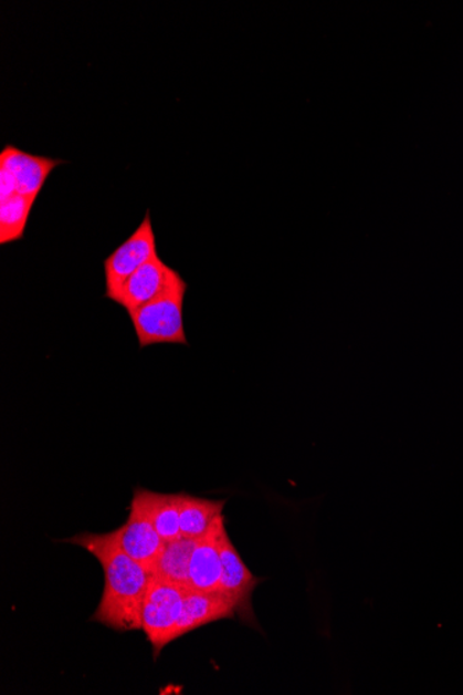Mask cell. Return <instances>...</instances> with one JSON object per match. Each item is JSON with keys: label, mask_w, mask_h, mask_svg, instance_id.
Here are the masks:
<instances>
[{"label": "cell", "mask_w": 463, "mask_h": 695, "mask_svg": "<svg viewBox=\"0 0 463 695\" xmlns=\"http://www.w3.org/2000/svg\"><path fill=\"white\" fill-rule=\"evenodd\" d=\"M135 495L139 497L152 527L165 541L182 538L181 522H179V506L177 495H165L136 487Z\"/></svg>", "instance_id": "12"}, {"label": "cell", "mask_w": 463, "mask_h": 695, "mask_svg": "<svg viewBox=\"0 0 463 695\" xmlns=\"http://www.w3.org/2000/svg\"><path fill=\"white\" fill-rule=\"evenodd\" d=\"M225 528L223 517L214 525L211 532L196 543L189 566V590L211 591L220 590L222 563L220 554V536Z\"/></svg>", "instance_id": "10"}, {"label": "cell", "mask_w": 463, "mask_h": 695, "mask_svg": "<svg viewBox=\"0 0 463 695\" xmlns=\"http://www.w3.org/2000/svg\"><path fill=\"white\" fill-rule=\"evenodd\" d=\"M114 535H116L117 543L125 554L139 562L141 567L149 569L150 572L152 571L162 549H165L166 541L152 527L144 505L135 492L133 501H130L127 522L114 530Z\"/></svg>", "instance_id": "8"}, {"label": "cell", "mask_w": 463, "mask_h": 695, "mask_svg": "<svg viewBox=\"0 0 463 695\" xmlns=\"http://www.w3.org/2000/svg\"><path fill=\"white\" fill-rule=\"evenodd\" d=\"M63 163L60 158L31 155L13 145L4 146L0 152V201L13 195L36 200L49 175Z\"/></svg>", "instance_id": "4"}, {"label": "cell", "mask_w": 463, "mask_h": 695, "mask_svg": "<svg viewBox=\"0 0 463 695\" xmlns=\"http://www.w3.org/2000/svg\"><path fill=\"white\" fill-rule=\"evenodd\" d=\"M220 554L222 563L221 593L235 604L236 615L241 618L243 623L259 629L253 610V593L264 580L250 571L236 547L233 546L231 538H229L227 528L222 529L220 536Z\"/></svg>", "instance_id": "6"}, {"label": "cell", "mask_w": 463, "mask_h": 695, "mask_svg": "<svg viewBox=\"0 0 463 695\" xmlns=\"http://www.w3.org/2000/svg\"><path fill=\"white\" fill-rule=\"evenodd\" d=\"M183 283L187 281L181 273L166 264L157 255L127 279L116 303L130 313Z\"/></svg>", "instance_id": "7"}, {"label": "cell", "mask_w": 463, "mask_h": 695, "mask_svg": "<svg viewBox=\"0 0 463 695\" xmlns=\"http://www.w3.org/2000/svg\"><path fill=\"white\" fill-rule=\"evenodd\" d=\"M0 204H2L0 206V243L7 245L23 239L35 199L13 195Z\"/></svg>", "instance_id": "14"}, {"label": "cell", "mask_w": 463, "mask_h": 695, "mask_svg": "<svg viewBox=\"0 0 463 695\" xmlns=\"http://www.w3.org/2000/svg\"><path fill=\"white\" fill-rule=\"evenodd\" d=\"M183 588L152 578L141 606V632L152 647L155 658L176 640L185 599Z\"/></svg>", "instance_id": "3"}, {"label": "cell", "mask_w": 463, "mask_h": 695, "mask_svg": "<svg viewBox=\"0 0 463 695\" xmlns=\"http://www.w3.org/2000/svg\"><path fill=\"white\" fill-rule=\"evenodd\" d=\"M177 496L182 538H206L223 517L227 500H209L188 492H177Z\"/></svg>", "instance_id": "11"}, {"label": "cell", "mask_w": 463, "mask_h": 695, "mask_svg": "<svg viewBox=\"0 0 463 695\" xmlns=\"http://www.w3.org/2000/svg\"><path fill=\"white\" fill-rule=\"evenodd\" d=\"M236 616V606L220 590L203 593V591L185 590L183 610L179 620L176 640L196 629L222 620H232Z\"/></svg>", "instance_id": "9"}, {"label": "cell", "mask_w": 463, "mask_h": 695, "mask_svg": "<svg viewBox=\"0 0 463 695\" xmlns=\"http://www.w3.org/2000/svg\"><path fill=\"white\" fill-rule=\"evenodd\" d=\"M62 541L90 551L105 572V590L91 622L117 632L141 631V606L152 580L149 569L125 554L114 530L111 533H81Z\"/></svg>", "instance_id": "1"}, {"label": "cell", "mask_w": 463, "mask_h": 695, "mask_svg": "<svg viewBox=\"0 0 463 695\" xmlns=\"http://www.w3.org/2000/svg\"><path fill=\"white\" fill-rule=\"evenodd\" d=\"M157 255L150 211H146L136 231L105 260L106 298L117 302L127 279Z\"/></svg>", "instance_id": "5"}, {"label": "cell", "mask_w": 463, "mask_h": 695, "mask_svg": "<svg viewBox=\"0 0 463 695\" xmlns=\"http://www.w3.org/2000/svg\"><path fill=\"white\" fill-rule=\"evenodd\" d=\"M188 283L181 284L161 298L130 311L136 338L140 349L155 344H183L188 346L183 325V303Z\"/></svg>", "instance_id": "2"}, {"label": "cell", "mask_w": 463, "mask_h": 695, "mask_svg": "<svg viewBox=\"0 0 463 695\" xmlns=\"http://www.w3.org/2000/svg\"><path fill=\"white\" fill-rule=\"evenodd\" d=\"M196 543L198 540L188 538L166 541L165 549L152 568V578L188 589L190 558Z\"/></svg>", "instance_id": "13"}]
</instances>
